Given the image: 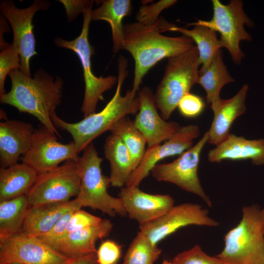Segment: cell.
Returning a JSON list of instances; mask_svg holds the SVG:
<instances>
[{
	"mask_svg": "<svg viewBox=\"0 0 264 264\" xmlns=\"http://www.w3.org/2000/svg\"><path fill=\"white\" fill-rule=\"evenodd\" d=\"M8 75L11 88L0 96L1 103L13 106L20 112L33 115L43 126L60 137L51 117L61 103L63 80L58 76L54 79L42 69L38 70L34 78L20 69L12 70Z\"/></svg>",
	"mask_w": 264,
	"mask_h": 264,
	"instance_id": "6da1fadb",
	"label": "cell"
},
{
	"mask_svg": "<svg viewBox=\"0 0 264 264\" xmlns=\"http://www.w3.org/2000/svg\"><path fill=\"white\" fill-rule=\"evenodd\" d=\"M159 25L146 26L138 22L124 25L123 49L131 53L135 63L131 89L134 94H137L143 78L157 62L195 45L193 40L185 35L170 37L161 35Z\"/></svg>",
	"mask_w": 264,
	"mask_h": 264,
	"instance_id": "7a4b0ae2",
	"label": "cell"
},
{
	"mask_svg": "<svg viewBox=\"0 0 264 264\" xmlns=\"http://www.w3.org/2000/svg\"><path fill=\"white\" fill-rule=\"evenodd\" d=\"M117 88L114 95L106 106L99 112H95L76 123L67 122L56 113L51 116V120L57 128L66 131L73 139L78 153L96 137L107 131L119 119L129 114L138 111L140 106L137 94L128 90L125 95H121L123 82L128 75V62L123 56H119Z\"/></svg>",
	"mask_w": 264,
	"mask_h": 264,
	"instance_id": "3957f363",
	"label": "cell"
},
{
	"mask_svg": "<svg viewBox=\"0 0 264 264\" xmlns=\"http://www.w3.org/2000/svg\"><path fill=\"white\" fill-rule=\"evenodd\" d=\"M224 246L217 255L226 264H264V226L262 208L244 206L239 223L224 238Z\"/></svg>",
	"mask_w": 264,
	"mask_h": 264,
	"instance_id": "277c9868",
	"label": "cell"
},
{
	"mask_svg": "<svg viewBox=\"0 0 264 264\" xmlns=\"http://www.w3.org/2000/svg\"><path fill=\"white\" fill-rule=\"evenodd\" d=\"M102 160L92 143L83 150L77 161L81 186L75 199L81 208L98 209L111 217L124 216L127 213L121 199L111 196L108 192L110 181V177L102 173Z\"/></svg>",
	"mask_w": 264,
	"mask_h": 264,
	"instance_id": "5b68a950",
	"label": "cell"
},
{
	"mask_svg": "<svg viewBox=\"0 0 264 264\" xmlns=\"http://www.w3.org/2000/svg\"><path fill=\"white\" fill-rule=\"evenodd\" d=\"M168 59L164 74L154 94L156 107L165 120L170 118L181 98L198 84L200 65L196 45Z\"/></svg>",
	"mask_w": 264,
	"mask_h": 264,
	"instance_id": "8992f818",
	"label": "cell"
},
{
	"mask_svg": "<svg viewBox=\"0 0 264 264\" xmlns=\"http://www.w3.org/2000/svg\"><path fill=\"white\" fill-rule=\"evenodd\" d=\"M92 9L84 12L83 23L80 35L71 41L56 38L55 44L59 47L70 49L78 56L81 63L85 82V94L81 110L84 117L95 112L99 100L103 99V94L111 88L117 82L118 77L110 75L103 77L94 75L91 69L90 58L93 49L88 41L89 26Z\"/></svg>",
	"mask_w": 264,
	"mask_h": 264,
	"instance_id": "52a82bcc",
	"label": "cell"
},
{
	"mask_svg": "<svg viewBox=\"0 0 264 264\" xmlns=\"http://www.w3.org/2000/svg\"><path fill=\"white\" fill-rule=\"evenodd\" d=\"M212 2L213 15L211 20H198L189 24L201 25L219 32L223 47L228 50L233 62L240 64L244 57L240 42L252 40L251 35L244 29V24L253 27L254 23L244 13L242 0H231L227 5L219 0H212Z\"/></svg>",
	"mask_w": 264,
	"mask_h": 264,
	"instance_id": "ba28073f",
	"label": "cell"
},
{
	"mask_svg": "<svg viewBox=\"0 0 264 264\" xmlns=\"http://www.w3.org/2000/svg\"><path fill=\"white\" fill-rule=\"evenodd\" d=\"M80 186L77 161L67 160L55 169L38 174L26 196L30 207L67 202L78 196Z\"/></svg>",
	"mask_w": 264,
	"mask_h": 264,
	"instance_id": "9c48e42d",
	"label": "cell"
},
{
	"mask_svg": "<svg viewBox=\"0 0 264 264\" xmlns=\"http://www.w3.org/2000/svg\"><path fill=\"white\" fill-rule=\"evenodd\" d=\"M208 139L207 131L194 146L176 159L168 163L156 164L151 173L156 180L173 183L196 195L211 207L212 201L204 192L198 174L200 154Z\"/></svg>",
	"mask_w": 264,
	"mask_h": 264,
	"instance_id": "30bf717a",
	"label": "cell"
},
{
	"mask_svg": "<svg viewBox=\"0 0 264 264\" xmlns=\"http://www.w3.org/2000/svg\"><path fill=\"white\" fill-rule=\"evenodd\" d=\"M189 225L217 227L219 222L211 218L200 205L184 203L174 206L159 218L139 224V231L154 244L181 228Z\"/></svg>",
	"mask_w": 264,
	"mask_h": 264,
	"instance_id": "8fae6325",
	"label": "cell"
},
{
	"mask_svg": "<svg viewBox=\"0 0 264 264\" xmlns=\"http://www.w3.org/2000/svg\"><path fill=\"white\" fill-rule=\"evenodd\" d=\"M57 136L43 125L35 130L30 147L23 156L22 162L40 174L55 169L67 160L77 161L80 156L74 142L63 144L58 141Z\"/></svg>",
	"mask_w": 264,
	"mask_h": 264,
	"instance_id": "7c38bea8",
	"label": "cell"
},
{
	"mask_svg": "<svg viewBox=\"0 0 264 264\" xmlns=\"http://www.w3.org/2000/svg\"><path fill=\"white\" fill-rule=\"evenodd\" d=\"M47 5L45 1L36 0L27 8L20 9L13 1L6 0L1 2L0 6L3 15L10 22L13 30L12 45L20 56V70L30 77V60L37 54L32 19L36 12L45 9Z\"/></svg>",
	"mask_w": 264,
	"mask_h": 264,
	"instance_id": "4fadbf2b",
	"label": "cell"
},
{
	"mask_svg": "<svg viewBox=\"0 0 264 264\" xmlns=\"http://www.w3.org/2000/svg\"><path fill=\"white\" fill-rule=\"evenodd\" d=\"M68 259L38 237L21 232L0 239V264H59Z\"/></svg>",
	"mask_w": 264,
	"mask_h": 264,
	"instance_id": "5bb4252c",
	"label": "cell"
},
{
	"mask_svg": "<svg viewBox=\"0 0 264 264\" xmlns=\"http://www.w3.org/2000/svg\"><path fill=\"white\" fill-rule=\"evenodd\" d=\"M199 134V128L196 125L182 126L163 144L147 148L125 186L138 187L159 161L167 157L181 155L192 147L194 140Z\"/></svg>",
	"mask_w": 264,
	"mask_h": 264,
	"instance_id": "9a60e30c",
	"label": "cell"
},
{
	"mask_svg": "<svg viewBox=\"0 0 264 264\" xmlns=\"http://www.w3.org/2000/svg\"><path fill=\"white\" fill-rule=\"evenodd\" d=\"M137 95L140 106L134 124L145 137L147 148L159 145L171 138L181 126L176 122L167 121L159 115L150 88H142Z\"/></svg>",
	"mask_w": 264,
	"mask_h": 264,
	"instance_id": "2e32d148",
	"label": "cell"
},
{
	"mask_svg": "<svg viewBox=\"0 0 264 264\" xmlns=\"http://www.w3.org/2000/svg\"><path fill=\"white\" fill-rule=\"evenodd\" d=\"M119 196L127 215L139 224L159 218L174 206V200L170 195L148 194L138 187H122Z\"/></svg>",
	"mask_w": 264,
	"mask_h": 264,
	"instance_id": "e0dca14e",
	"label": "cell"
},
{
	"mask_svg": "<svg viewBox=\"0 0 264 264\" xmlns=\"http://www.w3.org/2000/svg\"><path fill=\"white\" fill-rule=\"evenodd\" d=\"M35 130L30 123L16 120L0 123V168L18 163L21 155L28 151Z\"/></svg>",
	"mask_w": 264,
	"mask_h": 264,
	"instance_id": "ac0fdd59",
	"label": "cell"
},
{
	"mask_svg": "<svg viewBox=\"0 0 264 264\" xmlns=\"http://www.w3.org/2000/svg\"><path fill=\"white\" fill-rule=\"evenodd\" d=\"M248 86L244 85L232 98L220 100L211 107L214 118L208 131V142L217 145L224 140L230 134V129L235 120L246 110L245 101Z\"/></svg>",
	"mask_w": 264,
	"mask_h": 264,
	"instance_id": "d6986e66",
	"label": "cell"
},
{
	"mask_svg": "<svg viewBox=\"0 0 264 264\" xmlns=\"http://www.w3.org/2000/svg\"><path fill=\"white\" fill-rule=\"evenodd\" d=\"M112 227L110 220L104 219L98 225L67 234L52 248L68 258L96 253V242L108 236Z\"/></svg>",
	"mask_w": 264,
	"mask_h": 264,
	"instance_id": "ffe728a7",
	"label": "cell"
},
{
	"mask_svg": "<svg viewBox=\"0 0 264 264\" xmlns=\"http://www.w3.org/2000/svg\"><path fill=\"white\" fill-rule=\"evenodd\" d=\"M208 159L212 163H220L224 160L250 159L253 164H264V139H247L230 133L209 151Z\"/></svg>",
	"mask_w": 264,
	"mask_h": 264,
	"instance_id": "44dd1931",
	"label": "cell"
},
{
	"mask_svg": "<svg viewBox=\"0 0 264 264\" xmlns=\"http://www.w3.org/2000/svg\"><path fill=\"white\" fill-rule=\"evenodd\" d=\"M75 208H81L75 199L29 207L21 232L36 237L43 235L49 232L66 212Z\"/></svg>",
	"mask_w": 264,
	"mask_h": 264,
	"instance_id": "7402d4cb",
	"label": "cell"
},
{
	"mask_svg": "<svg viewBox=\"0 0 264 264\" xmlns=\"http://www.w3.org/2000/svg\"><path fill=\"white\" fill-rule=\"evenodd\" d=\"M104 153L110 164V185L114 187H124L134 171L128 149L118 136L111 133L105 141Z\"/></svg>",
	"mask_w": 264,
	"mask_h": 264,
	"instance_id": "603a6c76",
	"label": "cell"
},
{
	"mask_svg": "<svg viewBox=\"0 0 264 264\" xmlns=\"http://www.w3.org/2000/svg\"><path fill=\"white\" fill-rule=\"evenodd\" d=\"M38 175L28 165L22 162L0 169V201L26 195Z\"/></svg>",
	"mask_w": 264,
	"mask_h": 264,
	"instance_id": "cb8c5ba5",
	"label": "cell"
},
{
	"mask_svg": "<svg viewBox=\"0 0 264 264\" xmlns=\"http://www.w3.org/2000/svg\"><path fill=\"white\" fill-rule=\"evenodd\" d=\"M100 3L101 5L99 7L91 10V20H104L109 23L112 31V51L116 54L123 49L124 25L122 21L131 13V2L129 0H106Z\"/></svg>",
	"mask_w": 264,
	"mask_h": 264,
	"instance_id": "d4e9b609",
	"label": "cell"
},
{
	"mask_svg": "<svg viewBox=\"0 0 264 264\" xmlns=\"http://www.w3.org/2000/svg\"><path fill=\"white\" fill-rule=\"evenodd\" d=\"M195 25L194 28L189 30L166 21L163 26L162 32L166 31L179 32L193 40L198 49L199 62L200 65H202L199 71V74L206 69L216 53L223 47V45L213 30L201 25Z\"/></svg>",
	"mask_w": 264,
	"mask_h": 264,
	"instance_id": "484cf974",
	"label": "cell"
},
{
	"mask_svg": "<svg viewBox=\"0 0 264 264\" xmlns=\"http://www.w3.org/2000/svg\"><path fill=\"white\" fill-rule=\"evenodd\" d=\"M234 81L223 63L222 50L220 49L206 69L199 74L198 84L205 90L206 101L212 107L220 100V93L222 87Z\"/></svg>",
	"mask_w": 264,
	"mask_h": 264,
	"instance_id": "4316f807",
	"label": "cell"
},
{
	"mask_svg": "<svg viewBox=\"0 0 264 264\" xmlns=\"http://www.w3.org/2000/svg\"><path fill=\"white\" fill-rule=\"evenodd\" d=\"M29 206L26 195L0 201V239L21 231Z\"/></svg>",
	"mask_w": 264,
	"mask_h": 264,
	"instance_id": "83f0119b",
	"label": "cell"
},
{
	"mask_svg": "<svg viewBox=\"0 0 264 264\" xmlns=\"http://www.w3.org/2000/svg\"><path fill=\"white\" fill-rule=\"evenodd\" d=\"M110 131L111 134L118 136L128 149L134 171L140 163L146 151L147 141L144 134L136 127L134 121L127 116L117 121Z\"/></svg>",
	"mask_w": 264,
	"mask_h": 264,
	"instance_id": "f1b7e54d",
	"label": "cell"
},
{
	"mask_svg": "<svg viewBox=\"0 0 264 264\" xmlns=\"http://www.w3.org/2000/svg\"><path fill=\"white\" fill-rule=\"evenodd\" d=\"M162 250L139 231L130 245L123 264H154Z\"/></svg>",
	"mask_w": 264,
	"mask_h": 264,
	"instance_id": "f546056e",
	"label": "cell"
},
{
	"mask_svg": "<svg viewBox=\"0 0 264 264\" xmlns=\"http://www.w3.org/2000/svg\"><path fill=\"white\" fill-rule=\"evenodd\" d=\"M171 262L173 264H226L217 256L208 255L198 244L178 253Z\"/></svg>",
	"mask_w": 264,
	"mask_h": 264,
	"instance_id": "4dcf8cb0",
	"label": "cell"
},
{
	"mask_svg": "<svg viewBox=\"0 0 264 264\" xmlns=\"http://www.w3.org/2000/svg\"><path fill=\"white\" fill-rule=\"evenodd\" d=\"M175 0H161L150 5L140 6L135 17L137 22L146 26H158L161 19L160 13L176 2Z\"/></svg>",
	"mask_w": 264,
	"mask_h": 264,
	"instance_id": "1f68e13d",
	"label": "cell"
},
{
	"mask_svg": "<svg viewBox=\"0 0 264 264\" xmlns=\"http://www.w3.org/2000/svg\"><path fill=\"white\" fill-rule=\"evenodd\" d=\"M21 58L12 44L2 49L0 53V96L5 93L4 82L7 75L12 70L20 69Z\"/></svg>",
	"mask_w": 264,
	"mask_h": 264,
	"instance_id": "d6a6232c",
	"label": "cell"
},
{
	"mask_svg": "<svg viewBox=\"0 0 264 264\" xmlns=\"http://www.w3.org/2000/svg\"><path fill=\"white\" fill-rule=\"evenodd\" d=\"M102 219L81 209L76 210L67 224L65 234L99 224Z\"/></svg>",
	"mask_w": 264,
	"mask_h": 264,
	"instance_id": "836d02e7",
	"label": "cell"
},
{
	"mask_svg": "<svg viewBox=\"0 0 264 264\" xmlns=\"http://www.w3.org/2000/svg\"><path fill=\"white\" fill-rule=\"evenodd\" d=\"M204 107L205 104L201 97L190 92L181 98L177 106L180 113L189 118L199 115L203 111Z\"/></svg>",
	"mask_w": 264,
	"mask_h": 264,
	"instance_id": "e575fe53",
	"label": "cell"
},
{
	"mask_svg": "<svg viewBox=\"0 0 264 264\" xmlns=\"http://www.w3.org/2000/svg\"><path fill=\"white\" fill-rule=\"evenodd\" d=\"M121 255V245L113 241H104L97 250V264H116Z\"/></svg>",
	"mask_w": 264,
	"mask_h": 264,
	"instance_id": "d590c367",
	"label": "cell"
},
{
	"mask_svg": "<svg viewBox=\"0 0 264 264\" xmlns=\"http://www.w3.org/2000/svg\"><path fill=\"white\" fill-rule=\"evenodd\" d=\"M77 209L79 208L72 209L66 212L49 232L37 237L52 248L53 246L64 236L68 221L73 212Z\"/></svg>",
	"mask_w": 264,
	"mask_h": 264,
	"instance_id": "8d00e7d4",
	"label": "cell"
},
{
	"mask_svg": "<svg viewBox=\"0 0 264 264\" xmlns=\"http://www.w3.org/2000/svg\"><path fill=\"white\" fill-rule=\"evenodd\" d=\"M65 8L69 22L74 20L78 15L87 10L92 9L93 1L84 0H59Z\"/></svg>",
	"mask_w": 264,
	"mask_h": 264,
	"instance_id": "74e56055",
	"label": "cell"
},
{
	"mask_svg": "<svg viewBox=\"0 0 264 264\" xmlns=\"http://www.w3.org/2000/svg\"><path fill=\"white\" fill-rule=\"evenodd\" d=\"M59 264H98L96 253H91L85 256L69 258Z\"/></svg>",
	"mask_w": 264,
	"mask_h": 264,
	"instance_id": "f35d334b",
	"label": "cell"
},
{
	"mask_svg": "<svg viewBox=\"0 0 264 264\" xmlns=\"http://www.w3.org/2000/svg\"><path fill=\"white\" fill-rule=\"evenodd\" d=\"M160 264H173L171 261H170L168 260H164Z\"/></svg>",
	"mask_w": 264,
	"mask_h": 264,
	"instance_id": "ab89813d",
	"label": "cell"
},
{
	"mask_svg": "<svg viewBox=\"0 0 264 264\" xmlns=\"http://www.w3.org/2000/svg\"><path fill=\"white\" fill-rule=\"evenodd\" d=\"M262 219L263 221V224L264 226V207L262 208Z\"/></svg>",
	"mask_w": 264,
	"mask_h": 264,
	"instance_id": "60d3db41",
	"label": "cell"
},
{
	"mask_svg": "<svg viewBox=\"0 0 264 264\" xmlns=\"http://www.w3.org/2000/svg\"><path fill=\"white\" fill-rule=\"evenodd\" d=\"M22 264L17 263H11V264Z\"/></svg>",
	"mask_w": 264,
	"mask_h": 264,
	"instance_id": "b9f144b4",
	"label": "cell"
}]
</instances>
